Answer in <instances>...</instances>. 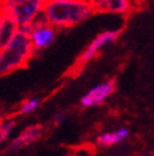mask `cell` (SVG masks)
<instances>
[{
  "instance_id": "obj_1",
  "label": "cell",
  "mask_w": 154,
  "mask_h": 156,
  "mask_svg": "<svg viewBox=\"0 0 154 156\" xmlns=\"http://www.w3.org/2000/svg\"><path fill=\"white\" fill-rule=\"evenodd\" d=\"M94 13L91 4L79 0H47L42 12L43 17L57 30L79 26Z\"/></svg>"
},
{
  "instance_id": "obj_2",
  "label": "cell",
  "mask_w": 154,
  "mask_h": 156,
  "mask_svg": "<svg viewBox=\"0 0 154 156\" xmlns=\"http://www.w3.org/2000/svg\"><path fill=\"white\" fill-rule=\"evenodd\" d=\"M34 53L29 34L19 30L12 41L0 48V76L14 73L15 70L24 67Z\"/></svg>"
},
{
  "instance_id": "obj_3",
  "label": "cell",
  "mask_w": 154,
  "mask_h": 156,
  "mask_svg": "<svg viewBox=\"0 0 154 156\" xmlns=\"http://www.w3.org/2000/svg\"><path fill=\"white\" fill-rule=\"evenodd\" d=\"M47 0H0V12L19 27L30 24L42 14Z\"/></svg>"
},
{
  "instance_id": "obj_4",
  "label": "cell",
  "mask_w": 154,
  "mask_h": 156,
  "mask_svg": "<svg viewBox=\"0 0 154 156\" xmlns=\"http://www.w3.org/2000/svg\"><path fill=\"white\" fill-rule=\"evenodd\" d=\"M57 32L58 30L49 24L47 19L43 17V14L38 15L30 23V32H29V38L30 42H32L34 52L43 51L51 47L57 38Z\"/></svg>"
},
{
  "instance_id": "obj_5",
  "label": "cell",
  "mask_w": 154,
  "mask_h": 156,
  "mask_svg": "<svg viewBox=\"0 0 154 156\" xmlns=\"http://www.w3.org/2000/svg\"><path fill=\"white\" fill-rule=\"evenodd\" d=\"M115 89H116V84L114 80H105L102 83H99L82 95L80 100L81 107L92 108L102 104L114 94Z\"/></svg>"
},
{
  "instance_id": "obj_6",
  "label": "cell",
  "mask_w": 154,
  "mask_h": 156,
  "mask_svg": "<svg viewBox=\"0 0 154 156\" xmlns=\"http://www.w3.org/2000/svg\"><path fill=\"white\" fill-rule=\"evenodd\" d=\"M120 32H121L120 29H110V30H105V32L96 36L94 40H92V42L82 52L81 57L79 60V64L80 65L89 64L100 51H102L105 47H107V46H110L111 43L116 41L120 36Z\"/></svg>"
},
{
  "instance_id": "obj_7",
  "label": "cell",
  "mask_w": 154,
  "mask_h": 156,
  "mask_svg": "<svg viewBox=\"0 0 154 156\" xmlns=\"http://www.w3.org/2000/svg\"><path fill=\"white\" fill-rule=\"evenodd\" d=\"M43 135V127L41 124H32L27 128L23 129L18 136H15L9 145V150L12 151H19L22 149L33 145L37 142Z\"/></svg>"
},
{
  "instance_id": "obj_8",
  "label": "cell",
  "mask_w": 154,
  "mask_h": 156,
  "mask_svg": "<svg viewBox=\"0 0 154 156\" xmlns=\"http://www.w3.org/2000/svg\"><path fill=\"white\" fill-rule=\"evenodd\" d=\"M133 0H94L92 8L95 13L107 14H126L132 9Z\"/></svg>"
},
{
  "instance_id": "obj_9",
  "label": "cell",
  "mask_w": 154,
  "mask_h": 156,
  "mask_svg": "<svg viewBox=\"0 0 154 156\" xmlns=\"http://www.w3.org/2000/svg\"><path fill=\"white\" fill-rule=\"evenodd\" d=\"M130 131L128 127H120L112 131L102 132L101 135L96 137V146L99 147H111L118 144L124 142L129 137Z\"/></svg>"
},
{
  "instance_id": "obj_10",
  "label": "cell",
  "mask_w": 154,
  "mask_h": 156,
  "mask_svg": "<svg viewBox=\"0 0 154 156\" xmlns=\"http://www.w3.org/2000/svg\"><path fill=\"white\" fill-rule=\"evenodd\" d=\"M19 30V26L13 19L4 17L2 26H0V48H3L12 41V38Z\"/></svg>"
},
{
  "instance_id": "obj_11",
  "label": "cell",
  "mask_w": 154,
  "mask_h": 156,
  "mask_svg": "<svg viewBox=\"0 0 154 156\" xmlns=\"http://www.w3.org/2000/svg\"><path fill=\"white\" fill-rule=\"evenodd\" d=\"M41 105V99L37 98V97H32V98H28L23 102L19 107V113L22 115H28L30 113L35 112L38 107Z\"/></svg>"
},
{
  "instance_id": "obj_12",
  "label": "cell",
  "mask_w": 154,
  "mask_h": 156,
  "mask_svg": "<svg viewBox=\"0 0 154 156\" xmlns=\"http://www.w3.org/2000/svg\"><path fill=\"white\" fill-rule=\"evenodd\" d=\"M14 127H15V121L14 119L0 121V144L5 142L6 140L10 137Z\"/></svg>"
},
{
  "instance_id": "obj_13",
  "label": "cell",
  "mask_w": 154,
  "mask_h": 156,
  "mask_svg": "<svg viewBox=\"0 0 154 156\" xmlns=\"http://www.w3.org/2000/svg\"><path fill=\"white\" fill-rule=\"evenodd\" d=\"M66 117H67V114L63 113V112L57 113L55 117H53V123H55L56 126H58V124H62V122L66 121Z\"/></svg>"
},
{
  "instance_id": "obj_14",
  "label": "cell",
  "mask_w": 154,
  "mask_h": 156,
  "mask_svg": "<svg viewBox=\"0 0 154 156\" xmlns=\"http://www.w3.org/2000/svg\"><path fill=\"white\" fill-rule=\"evenodd\" d=\"M79 2H82V3H86V4H91V5H92L94 0H79Z\"/></svg>"
},
{
  "instance_id": "obj_15",
  "label": "cell",
  "mask_w": 154,
  "mask_h": 156,
  "mask_svg": "<svg viewBox=\"0 0 154 156\" xmlns=\"http://www.w3.org/2000/svg\"><path fill=\"white\" fill-rule=\"evenodd\" d=\"M3 19H4V15H3V13H2V12H0V26H2Z\"/></svg>"
}]
</instances>
